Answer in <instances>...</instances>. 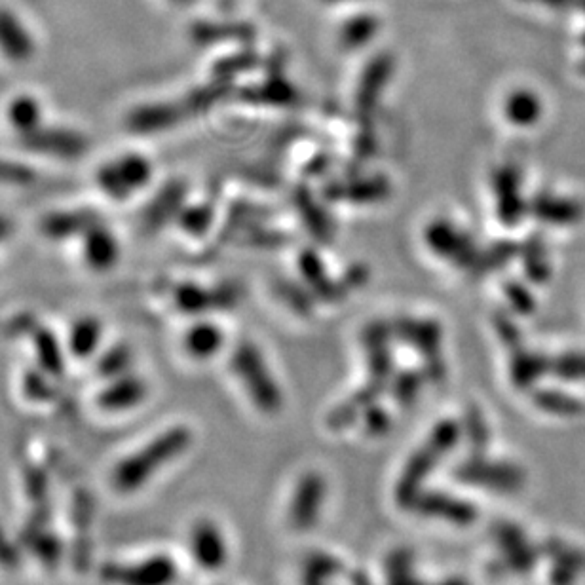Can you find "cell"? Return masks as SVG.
I'll list each match as a JSON object with an SVG mask.
<instances>
[{"instance_id":"6da1fadb","label":"cell","mask_w":585,"mask_h":585,"mask_svg":"<svg viewBox=\"0 0 585 585\" xmlns=\"http://www.w3.org/2000/svg\"><path fill=\"white\" fill-rule=\"evenodd\" d=\"M190 439L189 430L183 426H175L164 434L156 435L145 447L114 466L111 477L114 491L120 494L141 491L156 473L187 451Z\"/></svg>"},{"instance_id":"7a4b0ae2","label":"cell","mask_w":585,"mask_h":585,"mask_svg":"<svg viewBox=\"0 0 585 585\" xmlns=\"http://www.w3.org/2000/svg\"><path fill=\"white\" fill-rule=\"evenodd\" d=\"M232 371L242 380L255 405L266 411L276 413L282 407V394L266 369L259 350L251 342H242L232 356Z\"/></svg>"},{"instance_id":"3957f363","label":"cell","mask_w":585,"mask_h":585,"mask_svg":"<svg viewBox=\"0 0 585 585\" xmlns=\"http://www.w3.org/2000/svg\"><path fill=\"white\" fill-rule=\"evenodd\" d=\"M105 584L111 585H171L177 578L175 561L160 553L133 565L107 563L99 570Z\"/></svg>"},{"instance_id":"277c9868","label":"cell","mask_w":585,"mask_h":585,"mask_svg":"<svg viewBox=\"0 0 585 585\" xmlns=\"http://www.w3.org/2000/svg\"><path fill=\"white\" fill-rule=\"evenodd\" d=\"M392 333L411 346L426 358L428 373L434 380H441L445 375L443 359H441V329L435 321L430 320H399Z\"/></svg>"},{"instance_id":"5b68a950","label":"cell","mask_w":585,"mask_h":585,"mask_svg":"<svg viewBox=\"0 0 585 585\" xmlns=\"http://www.w3.org/2000/svg\"><path fill=\"white\" fill-rule=\"evenodd\" d=\"M426 242L439 257L449 259L458 268L472 270L481 255L472 238L447 221H435L426 228Z\"/></svg>"},{"instance_id":"8992f818","label":"cell","mask_w":585,"mask_h":585,"mask_svg":"<svg viewBox=\"0 0 585 585\" xmlns=\"http://www.w3.org/2000/svg\"><path fill=\"white\" fill-rule=\"evenodd\" d=\"M151 179V164L141 156H126L105 166L99 173V185L114 198H124L141 189Z\"/></svg>"},{"instance_id":"52a82bcc","label":"cell","mask_w":585,"mask_h":585,"mask_svg":"<svg viewBox=\"0 0 585 585\" xmlns=\"http://www.w3.org/2000/svg\"><path fill=\"white\" fill-rule=\"evenodd\" d=\"M492 183L498 198L500 221L510 227L517 225L529 209L521 194V173L515 166H502L494 171Z\"/></svg>"},{"instance_id":"ba28073f","label":"cell","mask_w":585,"mask_h":585,"mask_svg":"<svg viewBox=\"0 0 585 585\" xmlns=\"http://www.w3.org/2000/svg\"><path fill=\"white\" fill-rule=\"evenodd\" d=\"M394 73V59L388 54H380L369 61L365 67L358 92H356V111L361 118H369L375 113L382 90L386 88L390 76Z\"/></svg>"},{"instance_id":"9c48e42d","label":"cell","mask_w":585,"mask_h":585,"mask_svg":"<svg viewBox=\"0 0 585 585\" xmlns=\"http://www.w3.org/2000/svg\"><path fill=\"white\" fill-rule=\"evenodd\" d=\"M190 551L198 567L204 570H219L227 561L225 536L208 519L198 521L190 530Z\"/></svg>"},{"instance_id":"30bf717a","label":"cell","mask_w":585,"mask_h":585,"mask_svg":"<svg viewBox=\"0 0 585 585\" xmlns=\"http://www.w3.org/2000/svg\"><path fill=\"white\" fill-rule=\"evenodd\" d=\"M529 211L540 221L549 223V225H576L585 217V206L576 200V198H567V196H555L542 192L534 196V200L529 204Z\"/></svg>"},{"instance_id":"8fae6325","label":"cell","mask_w":585,"mask_h":585,"mask_svg":"<svg viewBox=\"0 0 585 585\" xmlns=\"http://www.w3.org/2000/svg\"><path fill=\"white\" fill-rule=\"evenodd\" d=\"M325 196L333 202L371 204V202L386 200L390 196V183L384 177L356 179L350 183H331L325 189Z\"/></svg>"},{"instance_id":"7c38bea8","label":"cell","mask_w":585,"mask_h":585,"mask_svg":"<svg viewBox=\"0 0 585 585\" xmlns=\"http://www.w3.org/2000/svg\"><path fill=\"white\" fill-rule=\"evenodd\" d=\"M147 397V384L141 378L124 375L113 378L111 384L101 392L99 405L105 411H126L137 407Z\"/></svg>"},{"instance_id":"4fadbf2b","label":"cell","mask_w":585,"mask_h":585,"mask_svg":"<svg viewBox=\"0 0 585 585\" xmlns=\"http://www.w3.org/2000/svg\"><path fill=\"white\" fill-rule=\"evenodd\" d=\"M323 498V483L318 475H310L299 485V494L291 506V523L299 529L314 525Z\"/></svg>"},{"instance_id":"5bb4252c","label":"cell","mask_w":585,"mask_h":585,"mask_svg":"<svg viewBox=\"0 0 585 585\" xmlns=\"http://www.w3.org/2000/svg\"><path fill=\"white\" fill-rule=\"evenodd\" d=\"M299 266H301L304 280L312 285L314 293L321 297L323 301H339V299H342V295L346 293L344 285L333 284L327 278L323 265H321L320 257L314 251H304L301 255Z\"/></svg>"},{"instance_id":"9a60e30c","label":"cell","mask_w":585,"mask_h":585,"mask_svg":"<svg viewBox=\"0 0 585 585\" xmlns=\"http://www.w3.org/2000/svg\"><path fill=\"white\" fill-rule=\"evenodd\" d=\"M504 113L513 126L529 128L542 116V101L530 90H515L504 103Z\"/></svg>"},{"instance_id":"2e32d148","label":"cell","mask_w":585,"mask_h":585,"mask_svg":"<svg viewBox=\"0 0 585 585\" xmlns=\"http://www.w3.org/2000/svg\"><path fill=\"white\" fill-rule=\"evenodd\" d=\"M35 151L56 152L61 156H75L84 149V141L71 132H31L25 135Z\"/></svg>"},{"instance_id":"e0dca14e","label":"cell","mask_w":585,"mask_h":585,"mask_svg":"<svg viewBox=\"0 0 585 585\" xmlns=\"http://www.w3.org/2000/svg\"><path fill=\"white\" fill-rule=\"evenodd\" d=\"M183 116H187L181 105H160L149 107L143 111H137L132 116V128L137 132H156L170 128L175 122H179Z\"/></svg>"},{"instance_id":"ac0fdd59","label":"cell","mask_w":585,"mask_h":585,"mask_svg":"<svg viewBox=\"0 0 585 585\" xmlns=\"http://www.w3.org/2000/svg\"><path fill=\"white\" fill-rule=\"evenodd\" d=\"M118 255V246L113 236L105 228H94L86 238V259L88 263L103 270L114 265Z\"/></svg>"},{"instance_id":"d6986e66","label":"cell","mask_w":585,"mask_h":585,"mask_svg":"<svg viewBox=\"0 0 585 585\" xmlns=\"http://www.w3.org/2000/svg\"><path fill=\"white\" fill-rule=\"evenodd\" d=\"M242 97L247 101H253V103L289 105V103L295 101L297 92L289 82H285L284 78H270L265 84H259L255 88L246 90Z\"/></svg>"},{"instance_id":"ffe728a7","label":"cell","mask_w":585,"mask_h":585,"mask_svg":"<svg viewBox=\"0 0 585 585\" xmlns=\"http://www.w3.org/2000/svg\"><path fill=\"white\" fill-rule=\"evenodd\" d=\"M223 344V333L213 327V325H196L194 329H190L187 339H185V346L192 358L208 359L217 354V350Z\"/></svg>"},{"instance_id":"44dd1931","label":"cell","mask_w":585,"mask_h":585,"mask_svg":"<svg viewBox=\"0 0 585 585\" xmlns=\"http://www.w3.org/2000/svg\"><path fill=\"white\" fill-rule=\"evenodd\" d=\"M295 200H297V208L301 211L302 221L306 223V227L310 228V232L318 240H329L333 234V227L320 206L314 202L312 194L306 189H299L295 194Z\"/></svg>"},{"instance_id":"7402d4cb","label":"cell","mask_w":585,"mask_h":585,"mask_svg":"<svg viewBox=\"0 0 585 585\" xmlns=\"http://www.w3.org/2000/svg\"><path fill=\"white\" fill-rule=\"evenodd\" d=\"M523 265H525V272L532 282H536V284L548 282L551 266H549L546 244L540 236H532L525 242Z\"/></svg>"},{"instance_id":"603a6c76","label":"cell","mask_w":585,"mask_h":585,"mask_svg":"<svg viewBox=\"0 0 585 585\" xmlns=\"http://www.w3.org/2000/svg\"><path fill=\"white\" fill-rule=\"evenodd\" d=\"M548 359L538 354H530L525 350H515L511 361V377L517 386L529 388L536 378L542 377L548 371Z\"/></svg>"},{"instance_id":"cb8c5ba5","label":"cell","mask_w":585,"mask_h":585,"mask_svg":"<svg viewBox=\"0 0 585 585\" xmlns=\"http://www.w3.org/2000/svg\"><path fill=\"white\" fill-rule=\"evenodd\" d=\"M0 46L14 59H23L31 54V40L21 31L10 16H0Z\"/></svg>"},{"instance_id":"d4e9b609","label":"cell","mask_w":585,"mask_h":585,"mask_svg":"<svg viewBox=\"0 0 585 585\" xmlns=\"http://www.w3.org/2000/svg\"><path fill=\"white\" fill-rule=\"evenodd\" d=\"M377 27V19L373 18V16H358V18L350 19L342 27L340 44L346 50H356V48L367 44L371 38L375 37Z\"/></svg>"},{"instance_id":"484cf974","label":"cell","mask_w":585,"mask_h":585,"mask_svg":"<svg viewBox=\"0 0 585 585\" xmlns=\"http://www.w3.org/2000/svg\"><path fill=\"white\" fill-rule=\"evenodd\" d=\"M517 255V246L513 242H500L496 246L481 253L477 263L472 268L473 278H483L492 270H500L502 266L508 265L511 259Z\"/></svg>"},{"instance_id":"4316f807","label":"cell","mask_w":585,"mask_h":585,"mask_svg":"<svg viewBox=\"0 0 585 585\" xmlns=\"http://www.w3.org/2000/svg\"><path fill=\"white\" fill-rule=\"evenodd\" d=\"M10 120L25 135L35 132L40 124V105L31 97H19L10 107Z\"/></svg>"},{"instance_id":"83f0119b","label":"cell","mask_w":585,"mask_h":585,"mask_svg":"<svg viewBox=\"0 0 585 585\" xmlns=\"http://www.w3.org/2000/svg\"><path fill=\"white\" fill-rule=\"evenodd\" d=\"M175 301H177L181 310H185L189 314H198V312H204L209 308H217L215 297L206 289H200L196 285L179 287L177 295H175Z\"/></svg>"},{"instance_id":"f1b7e54d","label":"cell","mask_w":585,"mask_h":585,"mask_svg":"<svg viewBox=\"0 0 585 585\" xmlns=\"http://www.w3.org/2000/svg\"><path fill=\"white\" fill-rule=\"evenodd\" d=\"M101 339V329L99 323L94 320L80 321L73 331V339H71V348L78 358H88Z\"/></svg>"},{"instance_id":"f546056e","label":"cell","mask_w":585,"mask_h":585,"mask_svg":"<svg viewBox=\"0 0 585 585\" xmlns=\"http://www.w3.org/2000/svg\"><path fill=\"white\" fill-rule=\"evenodd\" d=\"M183 194H185V190L179 185H173V187H168V189L164 190L160 194V198H156L158 202L149 211V219H151L152 225L166 223L170 219L171 213H175L181 206Z\"/></svg>"},{"instance_id":"4dcf8cb0","label":"cell","mask_w":585,"mask_h":585,"mask_svg":"<svg viewBox=\"0 0 585 585\" xmlns=\"http://www.w3.org/2000/svg\"><path fill=\"white\" fill-rule=\"evenodd\" d=\"M130 363H132V356L128 350L114 348L99 361V373H101V377L111 378V380L124 377L130 369Z\"/></svg>"},{"instance_id":"1f68e13d","label":"cell","mask_w":585,"mask_h":585,"mask_svg":"<svg viewBox=\"0 0 585 585\" xmlns=\"http://www.w3.org/2000/svg\"><path fill=\"white\" fill-rule=\"evenodd\" d=\"M25 492L35 502V506L46 504L48 498V477L38 468H31L25 473Z\"/></svg>"},{"instance_id":"d6a6232c","label":"cell","mask_w":585,"mask_h":585,"mask_svg":"<svg viewBox=\"0 0 585 585\" xmlns=\"http://www.w3.org/2000/svg\"><path fill=\"white\" fill-rule=\"evenodd\" d=\"M551 369L563 378H585V354H565L551 363Z\"/></svg>"},{"instance_id":"836d02e7","label":"cell","mask_w":585,"mask_h":585,"mask_svg":"<svg viewBox=\"0 0 585 585\" xmlns=\"http://www.w3.org/2000/svg\"><path fill=\"white\" fill-rule=\"evenodd\" d=\"M213 221V211L208 206L192 208L181 217V225L192 234H204Z\"/></svg>"},{"instance_id":"e575fe53","label":"cell","mask_w":585,"mask_h":585,"mask_svg":"<svg viewBox=\"0 0 585 585\" xmlns=\"http://www.w3.org/2000/svg\"><path fill=\"white\" fill-rule=\"evenodd\" d=\"M536 401L540 403V407L553 413H563V415H572L578 409V403L574 399L559 392H542Z\"/></svg>"},{"instance_id":"d590c367","label":"cell","mask_w":585,"mask_h":585,"mask_svg":"<svg viewBox=\"0 0 585 585\" xmlns=\"http://www.w3.org/2000/svg\"><path fill=\"white\" fill-rule=\"evenodd\" d=\"M257 65V57L253 54H242V56L230 57L221 61V65H217V75L223 76L219 80H228L230 76L238 75V73H244L249 71Z\"/></svg>"},{"instance_id":"8d00e7d4","label":"cell","mask_w":585,"mask_h":585,"mask_svg":"<svg viewBox=\"0 0 585 585\" xmlns=\"http://www.w3.org/2000/svg\"><path fill=\"white\" fill-rule=\"evenodd\" d=\"M506 297L513 306V310H517L519 314H530L534 310V299L521 284L511 282V284L506 285Z\"/></svg>"},{"instance_id":"74e56055","label":"cell","mask_w":585,"mask_h":585,"mask_svg":"<svg viewBox=\"0 0 585 585\" xmlns=\"http://www.w3.org/2000/svg\"><path fill=\"white\" fill-rule=\"evenodd\" d=\"M420 388V377L415 373H405L397 378L394 392H396L397 401L399 403H411L418 394Z\"/></svg>"},{"instance_id":"f35d334b","label":"cell","mask_w":585,"mask_h":585,"mask_svg":"<svg viewBox=\"0 0 585 585\" xmlns=\"http://www.w3.org/2000/svg\"><path fill=\"white\" fill-rule=\"evenodd\" d=\"M496 331L498 335L502 337V340L510 346L511 350H519V344H521V335H519V329L508 316H502L498 314L496 316Z\"/></svg>"},{"instance_id":"ab89813d","label":"cell","mask_w":585,"mask_h":585,"mask_svg":"<svg viewBox=\"0 0 585 585\" xmlns=\"http://www.w3.org/2000/svg\"><path fill=\"white\" fill-rule=\"evenodd\" d=\"M282 297H284L285 302L293 308V310H297V312H301V314H306V312H310V299L302 293L299 287H293V285H282Z\"/></svg>"},{"instance_id":"60d3db41","label":"cell","mask_w":585,"mask_h":585,"mask_svg":"<svg viewBox=\"0 0 585 585\" xmlns=\"http://www.w3.org/2000/svg\"><path fill=\"white\" fill-rule=\"evenodd\" d=\"M19 563V551L4 534L0 527V565L6 568H14Z\"/></svg>"},{"instance_id":"b9f144b4","label":"cell","mask_w":585,"mask_h":585,"mask_svg":"<svg viewBox=\"0 0 585 585\" xmlns=\"http://www.w3.org/2000/svg\"><path fill=\"white\" fill-rule=\"evenodd\" d=\"M25 394L40 401V399H46L50 396V386L42 378L33 375V377L25 378Z\"/></svg>"},{"instance_id":"7bdbcfd3","label":"cell","mask_w":585,"mask_h":585,"mask_svg":"<svg viewBox=\"0 0 585 585\" xmlns=\"http://www.w3.org/2000/svg\"><path fill=\"white\" fill-rule=\"evenodd\" d=\"M375 151V135L371 132H363L359 135L358 143H356V152H358L359 158H369L373 156Z\"/></svg>"},{"instance_id":"ee69618b","label":"cell","mask_w":585,"mask_h":585,"mask_svg":"<svg viewBox=\"0 0 585 585\" xmlns=\"http://www.w3.org/2000/svg\"><path fill=\"white\" fill-rule=\"evenodd\" d=\"M536 4H546L551 8H570V6H582L584 8L585 0H529Z\"/></svg>"},{"instance_id":"f6af8a7d","label":"cell","mask_w":585,"mask_h":585,"mask_svg":"<svg viewBox=\"0 0 585 585\" xmlns=\"http://www.w3.org/2000/svg\"><path fill=\"white\" fill-rule=\"evenodd\" d=\"M386 424H388V416L386 413H382V411H373V413H369V430H384L386 428Z\"/></svg>"},{"instance_id":"bcb514c9","label":"cell","mask_w":585,"mask_h":585,"mask_svg":"<svg viewBox=\"0 0 585 585\" xmlns=\"http://www.w3.org/2000/svg\"><path fill=\"white\" fill-rule=\"evenodd\" d=\"M582 73H584V75H585V63H584V65H582Z\"/></svg>"}]
</instances>
